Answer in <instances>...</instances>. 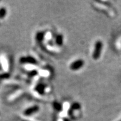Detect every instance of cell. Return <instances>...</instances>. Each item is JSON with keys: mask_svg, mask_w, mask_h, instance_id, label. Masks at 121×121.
I'll return each mask as SVG.
<instances>
[{"mask_svg": "<svg viewBox=\"0 0 121 121\" xmlns=\"http://www.w3.org/2000/svg\"><path fill=\"white\" fill-rule=\"evenodd\" d=\"M103 47V44L100 40H98L95 43L94 48L93 54H92V57H93V60H99L100 57L101 53H102Z\"/></svg>", "mask_w": 121, "mask_h": 121, "instance_id": "1", "label": "cell"}, {"mask_svg": "<svg viewBox=\"0 0 121 121\" xmlns=\"http://www.w3.org/2000/svg\"><path fill=\"white\" fill-rule=\"evenodd\" d=\"M85 64L84 60L82 59H78V60H74L73 62L71 63L69 65V69L73 71H78V69H81Z\"/></svg>", "mask_w": 121, "mask_h": 121, "instance_id": "2", "label": "cell"}, {"mask_svg": "<svg viewBox=\"0 0 121 121\" xmlns=\"http://www.w3.org/2000/svg\"><path fill=\"white\" fill-rule=\"evenodd\" d=\"M39 110V107L37 105H33L29 108H26L24 110V114L26 116H30L37 113Z\"/></svg>", "mask_w": 121, "mask_h": 121, "instance_id": "3", "label": "cell"}, {"mask_svg": "<svg viewBox=\"0 0 121 121\" xmlns=\"http://www.w3.org/2000/svg\"><path fill=\"white\" fill-rule=\"evenodd\" d=\"M56 44L58 46H62L63 44V36L61 34L57 35L55 39Z\"/></svg>", "mask_w": 121, "mask_h": 121, "instance_id": "4", "label": "cell"}, {"mask_svg": "<svg viewBox=\"0 0 121 121\" xmlns=\"http://www.w3.org/2000/svg\"><path fill=\"white\" fill-rule=\"evenodd\" d=\"M45 89H46V87H45V85L43 84H40L38 85L37 88H36V90H37L38 93L40 94V95H42L45 93Z\"/></svg>", "mask_w": 121, "mask_h": 121, "instance_id": "5", "label": "cell"}, {"mask_svg": "<svg viewBox=\"0 0 121 121\" xmlns=\"http://www.w3.org/2000/svg\"><path fill=\"white\" fill-rule=\"evenodd\" d=\"M81 108V105L78 102H74L70 106V108L72 110H78Z\"/></svg>", "mask_w": 121, "mask_h": 121, "instance_id": "6", "label": "cell"}, {"mask_svg": "<svg viewBox=\"0 0 121 121\" xmlns=\"http://www.w3.org/2000/svg\"><path fill=\"white\" fill-rule=\"evenodd\" d=\"M53 108L56 110H57V112H60L62 110L63 107L62 105L59 102H55L53 103Z\"/></svg>", "mask_w": 121, "mask_h": 121, "instance_id": "7", "label": "cell"}, {"mask_svg": "<svg viewBox=\"0 0 121 121\" xmlns=\"http://www.w3.org/2000/svg\"><path fill=\"white\" fill-rule=\"evenodd\" d=\"M6 10L5 8L0 9V19H2L6 15Z\"/></svg>", "mask_w": 121, "mask_h": 121, "instance_id": "8", "label": "cell"}, {"mask_svg": "<svg viewBox=\"0 0 121 121\" xmlns=\"http://www.w3.org/2000/svg\"><path fill=\"white\" fill-rule=\"evenodd\" d=\"M37 39L38 40V41H42L43 40L44 38H45V34L43 33H39L37 34Z\"/></svg>", "mask_w": 121, "mask_h": 121, "instance_id": "9", "label": "cell"}, {"mask_svg": "<svg viewBox=\"0 0 121 121\" xmlns=\"http://www.w3.org/2000/svg\"><path fill=\"white\" fill-rule=\"evenodd\" d=\"M8 76L9 75H7V74H2V75H0V79H1V78H7Z\"/></svg>", "mask_w": 121, "mask_h": 121, "instance_id": "10", "label": "cell"}, {"mask_svg": "<svg viewBox=\"0 0 121 121\" xmlns=\"http://www.w3.org/2000/svg\"><path fill=\"white\" fill-rule=\"evenodd\" d=\"M63 121H69V120L68 118H64Z\"/></svg>", "mask_w": 121, "mask_h": 121, "instance_id": "11", "label": "cell"}, {"mask_svg": "<svg viewBox=\"0 0 121 121\" xmlns=\"http://www.w3.org/2000/svg\"><path fill=\"white\" fill-rule=\"evenodd\" d=\"M121 121V120H120V121Z\"/></svg>", "mask_w": 121, "mask_h": 121, "instance_id": "12", "label": "cell"}]
</instances>
